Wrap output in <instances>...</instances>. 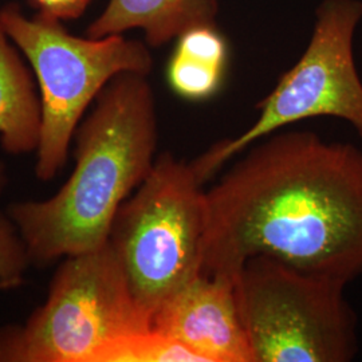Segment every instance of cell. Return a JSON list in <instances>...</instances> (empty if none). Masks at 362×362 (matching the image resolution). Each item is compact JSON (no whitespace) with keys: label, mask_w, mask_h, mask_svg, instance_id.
Instances as JSON below:
<instances>
[{"label":"cell","mask_w":362,"mask_h":362,"mask_svg":"<svg viewBox=\"0 0 362 362\" xmlns=\"http://www.w3.org/2000/svg\"><path fill=\"white\" fill-rule=\"evenodd\" d=\"M203 272L266 255L346 286L362 275V151L314 132L259 140L206 191Z\"/></svg>","instance_id":"1"},{"label":"cell","mask_w":362,"mask_h":362,"mask_svg":"<svg viewBox=\"0 0 362 362\" xmlns=\"http://www.w3.org/2000/svg\"><path fill=\"white\" fill-rule=\"evenodd\" d=\"M157 140L148 76L113 78L78 125L76 164L65 184L49 199L7 208L31 263L46 266L106 245L118 209L155 165Z\"/></svg>","instance_id":"2"},{"label":"cell","mask_w":362,"mask_h":362,"mask_svg":"<svg viewBox=\"0 0 362 362\" xmlns=\"http://www.w3.org/2000/svg\"><path fill=\"white\" fill-rule=\"evenodd\" d=\"M0 15L38 85L42 124L35 176L50 181L65 167L78 125L105 86L122 73L149 76L153 58L146 45L122 34L78 38L61 21L40 13L27 18L15 4Z\"/></svg>","instance_id":"3"},{"label":"cell","mask_w":362,"mask_h":362,"mask_svg":"<svg viewBox=\"0 0 362 362\" xmlns=\"http://www.w3.org/2000/svg\"><path fill=\"white\" fill-rule=\"evenodd\" d=\"M191 163L158 156L117 212L109 243L140 310L149 318L203 274L206 191Z\"/></svg>","instance_id":"4"},{"label":"cell","mask_w":362,"mask_h":362,"mask_svg":"<svg viewBox=\"0 0 362 362\" xmlns=\"http://www.w3.org/2000/svg\"><path fill=\"white\" fill-rule=\"evenodd\" d=\"M148 329L107 242L62 259L45 303L25 324L0 329V362H97L118 339Z\"/></svg>","instance_id":"5"},{"label":"cell","mask_w":362,"mask_h":362,"mask_svg":"<svg viewBox=\"0 0 362 362\" xmlns=\"http://www.w3.org/2000/svg\"><path fill=\"white\" fill-rule=\"evenodd\" d=\"M233 285L254 362L356 358L357 315L344 284L257 255L240 266Z\"/></svg>","instance_id":"6"},{"label":"cell","mask_w":362,"mask_h":362,"mask_svg":"<svg viewBox=\"0 0 362 362\" xmlns=\"http://www.w3.org/2000/svg\"><path fill=\"white\" fill-rule=\"evenodd\" d=\"M361 19V0H322L306 50L259 103L255 122L239 136L214 144L191 163L199 180L204 184L252 144L308 118L344 119L362 140V81L353 54Z\"/></svg>","instance_id":"7"},{"label":"cell","mask_w":362,"mask_h":362,"mask_svg":"<svg viewBox=\"0 0 362 362\" xmlns=\"http://www.w3.org/2000/svg\"><path fill=\"white\" fill-rule=\"evenodd\" d=\"M151 327L204 362H254L233 279L200 274L160 306Z\"/></svg>","instance_id":"8"},{"label":"cell","mask_w":362,"mask_h":362,"mask_svg":"<svg viewBox=\"0 0 362 362\" xmlns=\"http://www.w3.org/2000/svg\"><path fill=\"white\" fill-rule=\"evenodd\" d=\"M218 13L219 0H109L86 35L104 38L141 28L146 43L160 47L192 27L216 25Z\"/></svg>","instance_id":"9"},{"label":"cell","mask_w":362,"mask_h":362,"mask_svg":"<svg viewBox=\"0 0 362 362\" xmlns=\"http://www.w3.org/2000/svg\"><path fill=\"white\" fill-rule=\"evenodd\" d=\"M8 39L0 15V145L8 155H30L40 137L38 85Z\"/></svg>","instance_id":"10"},{"label":"cell","mask_w":362,"mask_h":362,"mask_svg":"<svg viewBox=\"0 0 362 362\" xmlns=\"http://www.w3.org/2000/svg\"><path fill=\"white\" fill-rule=\"evenodd\" d=\"M230 58V46L216 25L184 31L167 66L169 88L182 100L202 103L220 90Z\"/></svg>","instance_id":"11"},{"label":"cell","mask_w":362,"mask_h":362,"mask_svg":"<svg viewBox=\"0 0 362 362\" xmlns=\"http://www.w3.org/2000/svg\"><path fill=\"white\" fill-rule=\"evenodd\" d=\"M97 362H204L180 341L153 329L133 333L112 344Z\"/></svg>","instance_id":"12"},{"label":"cell","mask_w":362,"mask_h":362,"mask_svg":"<svg viewBox=\"0 0 362 362\" xmlns=\"http://www.w3.org/2000/svg\"><path fill=\"white\" fill-rule=\"evenodd\" d=\"M7 172L0 161V194L7 185ZM33 264L13 220L7 215H0V293L13 290L25 282L28 266Z\"/></svg>","instance_id":"13"},{"label":"cell","mask_w":362,"mask_h":362,"mask_svg":"<svg viewBox=\"0 0 362 362\" xmlns=\"http://www.w3.org/2000/svg\"><path fill=\"white\" fill-rule=\"evenodd\" d=\"M39 13H45L57 21H69V19H77L88 6L91 0H31Z\"/></svg>","instance_id":"14"}]
</instances>
